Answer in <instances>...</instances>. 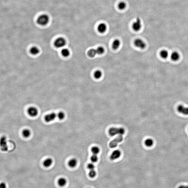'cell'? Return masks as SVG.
<instances>
[{"label":"cell","instance_id":"cell-1","mask_svg":"<svg viewBox=\"0 0 188 188\" xmlns=\"http://www.w3.org/2000/svg\"><path fill=\"white\" fill-rule=\"evenodd\" d=\"M125 132L124 129L121 128H111L108 131L109 134L111 136L116 135H123L124 134Z\"/></svg>","mask_w":188,"mask_h":188},{"label":"cell","instance_id":"cell-2","mask_svg":"<svg viewBox=\"0 0 188 188\" xmlns=\"http://www.w3.org/2000/svg\"><path fill=\"white\" fill-rule=\"evenodd\" d=\"M49 22V17L47 15L42 14L39 16L37 20V23L38 24L42 26L47 25Z\"/></svg>","mask_w":188,"mask_h":188},{"label":"cell","instance_id":"cell-3","mask_svg":"<svg viewBox=\"0 0 188 188\" xmlns=\"http://www.w3.org/2000/svg\"><path fill=\"white\" fill-rule=\"evenodd\" d=\"M0 148L3 152H6L8 150L7 138L5 136H2L0 138Z\"/></svg>","mask_w":188,"mask_h":188},{"label":"cell","instance_id":"cell-4","mask_svg":"<svg viewBox=\"0 0 188 188\" xmlns=\"http://www.w3.org/2000/svg\"><path fill=\"white\" fill-rule=\"evenodd\" d=\"M122 135H119L110 143L109 146L111 148H114L117 146L118 143L123 141Z\"/></svg>","mask_w":188,"mask_h":188},{"label":"cell","instance_id":"cell-5","mask_svg":"<svg viewBox=\"0 0 188 188\" xmlns=\"http://www.w3.org/2000/svg\"><path fill=\"white\" fill-rule=\"evenodd\" d=\"M66 44V42L65 39L62 37H60L57 38L55 42L54 45L55 47L58 48H62L64 47Z\"/></svg>","mask_w":188,"mask_h":188},{"label":"cell","instance_id":"cell-6","mask_svg":"<svg viewBox=\"0 0 188 188\" xmlns=\"http://www.w3.org/2000/svg\"><path fill=\"white\" fill-rule=\"evenodd\" d=\"M132 29L134 31H139L142 27L141 20L139 18H137L132 24Z\"/></svg>","mask_w":188,"mask_h":188},{"label":"cell","instance_id":"cell-7","mask_svg":"<svg viewBox=\"0 0 188 188\" xmlns=\"http://www.w3.org/2000/svg\"><path fill=\"white\" fill-rule=\"evenodd\" d=\"M134 45L139 49H144L146 47V44L141 39H136L134 42Z\"/></svg>","mask_w":188,"mask_h":188},{"label":"cell","instance_id":"cell-8","mask_svg":"<svg viewBox=\"0 0 188 188\" xmlns=\"http://www.w3.org/2000/svg\"><path fill=\"white\" fill-rule=\"evenodd\" d=\"M177 110L179 113L185 115H188V107L183 105H180L177 107Z\"/></svg>","mask_w":188,"mask_h":188},{"label":"cell","instance_id":"cell-9","mask_svg":"<svg viewBox=\"0 0 188 188\" xmlns=\"http://www.w3.org/2000/svg\"><path fill=\"white\" fill-rule=\"evenodd\" d=\"M121 151L118 150H116L112 152L110 156V158L111 160H115L117 159L121 156Z\"/></svg>","mask_w":188,"mask_h":188},{"label":"cell","instance_id":"cell-10","mask_svg":"<svg viewBox=\"0 0 188 188\" xmlns=\"http://www.w3.org/2000/svg\"><path fill=\"white\" fill-rule=\"evenodd\" d=\"M28 113L31 116L35 117L38 114V111L37 109L35 107H30L28 110Z\"/></svg>","mask_w":188,"mask_h":188},{"label":"cell","instance_id":"cell-11","mask_svg":"<svg viewBox=\"0 0 188 188\" xmlns=\"http://www.w3.org/2000/svg\"><path fill=\"white\" fill-rule=\"evenodd\" d=\"M56 114L55 113H51L45 116V120L47 122H51L56 118Z\"/></svg>","mask_w":188,"mask_h":188},{"label":"cell","instance_id":"cell-12","mask_svg":"<svg viewBox=\"0 0 188 188\" xmlns=\"http://www.w3.org/2000/svg\"><path fill=\"white\" fill-rule=\"evenodd\" d=\"M97 30L100 33H103L106 32L107 29V26L104 23H101L98 25Z\"/></svg>","mask_w":188,"mask_h":188},{"label":"cell","instance_id":"cell-13","mask_svg":"<svg viewBox=\"0 0 188 188\" xmlns=\"http://www.w3.org/2000/svg\"><path fill=\"white\" fill-rule=\"evenodd\" d=\"M180 56L179 53L177 51H174L171 53L170 58L173 61H176L179 60Z\"/></svg>","mask_w":188,"mask_h":188},{"label":"cell","instance_id":"cell-14","mask_svg":"<svg viewBox=\"0 0 188 188\" xmlns=\"http://www.w3.org/2000/svg\"><path fill=\"white\" fill-rule=\"evenodd\" d=\"M67 183V181L66 179L63 177L60 178L58 180V184L60 187H62L65 186Z\"/></svg>","mask_w":188,"mask_h":188},{"label":"cell","instance_id":"cell-15","mask_svg":"<svg viewBox=\"0 0 188 188\" xmlns=\"http://www.w3.org/2000/svg\"><path fill=\"white\" fill-rule=\"evenodd\" d=\"M121 44V42L119 39H116L114 40L112 44V48L114 50H116L119 48Z\"/></svg>","mask_w":188,"mask_h":188},{"label":"cell","instance_id":"cell-16","mask_svg":"<svg viewBox=\"0 0 188 188\" xmlns=\"http://www.w3.org/2000/svg\"><path fill=\"white\" fill-rule=\"evenodd\" d=\"M77 161L75 159H72L70 160L68 162V165L69 167L74 168L77 166Z\"/></svg>","mask_w":188,"mask_h":188},{"label":"cell","instance_id":"cell-17","mask_svg":"<svg viewBox=\"0 0 188 188\" xmlns=\"http://www.w3.org/2000/svg\"><path fill=\"white\" fill-rule=\"evenodd\" d=\"M53 163V160L51 158H48L44 161L43 163L44 166L48 168L50 167Z\"/></svg>","mask_w":188,"mask_h":188},{"label":"cell","instance_id":"cell-18","mask_svg":"<svg viewBox=\"0 0 188 188\" xmlns=\"http://www.w3.org/2000/svg\"><path fill=\"white\" fill-rule=\"evenodd\" d=\"M88 56L91 58L94 57L96 54H97L96 50V49H90L88 52Z\"/></svg>","mask_w":188,"mask_h":188},{"label":"cell","instance_id":"cell-19","mask_svg":"<svg viewBox=\"0 0 188 188\" xmlns=\"http://www.w3.org/2000/svg\"><path fill=\"white\" fill-rule=\"evenodd\" d=\"M160 55L162 58L166 59L168 57L169 53L167 50H162L160 52Z\"/></svg>","mask_w":188,"mask_h":188},{"label":"cell","instance_id":"cell-20","mask_svg":"<svg viewBox=\"0 0 188 188\" xmlns=\"http://www.w3.org/2000/svg\"><path fill=\"white\" fill-rule=\"evenodd\" d=\"M39 52V50L37 47H32L30 50V52L31 54L33 55H36L38 54Z\"/></svg>","mask_w":188,"mask_h":188},{"label":"cell","instance_id":"cell-21","mask_svg":"<svg viewBox=\"0 0 188 188\" xmlns=\"http://www.w3.org/2000/svg\"><path fill=\"white\" fill-rule=\"evenodd\" d=\"M145 144L146 146L150 147L152 146L154 144V141L151 139H148L145 141Z\"/></svg>","mask_w":188,"mask_h":188},{"label":"cell","instance_id":"cell-22","mask_svg":"<svg viewBox=\"0 0 188 188\" xmlns=\"http://www.w3.org/2000/svg\"><path fill=\"white\" fill-rule=\"evenodd\" d=\"M22 134L24 137L28 138L30 136L31 132L29 129H25L23 131Z\"/></svg>","mask_w":188,"mask_h":188},{"label":"cell","instance_id":"cell-23","mask_svg":"<svg viewBox=\"0 0 188 188\" xmlns=\"http://www.w3.org/2000/svg\"><path fill=\"white\" fill-rule=\"evenodd\" d=\"M70 53L69 50L67 49H62L61 51V54L62 56L65 57H68L70 55Z\"/></svg>","mask_w":188,"mask_h":188},{"label":"cell","instance_id":"cell-24","mask_svg":"<svg viewBox=\"0 0 188 188\" xmlns=\"http://www.w3.org/2000/svg\"><path fill=\"white\" fill-rule=\"evenodd\" d=\"M118 8H119V9H120V10H124L126 8V4L124 2H121L118 3Z\"/></svg>","mask_w":188,"mask_h":188},{"label":"cell","instance_id":"cell-25","mask_svg":"<svg viewBox=\"0 0 188 188\" xmlns=\"http://www.w3.org/2000/svg\"><path fill=\"white\" fill-rule=\"evenodd\" d=\"M94 77L96 79H100L102 76V73L101 71L99 70L96 71L94 73Z\"/></svg>","mask_w":188,"mask_h":188},{"label":"cell","instance_id":"cell-26","mask_svg":"<svg viewBox=\"0 0 188 188\" xmlns=\"http://www.w3.org/2000/svg\"><path fill=\"white\" fill-rule=\"evenodd\" d=\"M91 152L94 154L96 155L98 154L100 152V149L99 147L96 146L93 147L91 149Z\"/></svg>","mask_w":188,"mask_h":188},{"label":"cell","instance_id":"cell-27","mask_svg":"<svg viewBox=\"0 0 188 188\" xmlns=\"http://www.w3.org/2000/svg\"><path fill=\"white\" fill-rule=\"evenodd\" d=\"M96 50L97 54H99V55L102 54L104 52V49L102 47L100 46V47H98L97 49H96Z\"/></svg>","mask_w":188,"mask_h":188},{"label":"cell","instance_id":"cell-28","mask_svg":"<svg viewBox=\"0 0 188 188\" xmlns=\"http://www.w3.org/2000/svg\"><path fill=\"white\" fill-rule=\"evenodd\" d=\"M96 173L94 170H90L89 173V176L90 178H94L96 176Z\"/></svg>","mask_w":188,"mask_h":188},{"label":"cell","instance_id":"cell-29","mask_svg":"<svg viewBox=\"0 0 188 188\" xmlns=\"http://www.w3.org/2000/svg\"><path fill=\"white\" fill-rule=\"evenodd\" d=\"M57 116H58V117L59 119H60V120H62L65 118V113L64 112L61 111V112H59Z\"/></svg>","mask_w":188,"mask_h":188},{"label":"cell","instance_id":"cell-30","mask_svg":"<svg viewBox=\"0 0 188 188\" xmlns=\"http://www.w3.org/2000/svg\"><path fill=\"white\" fill-rule=\"evenodd\" d=\"M91 160L93 163L97 162L98 160V158L96 155L94 154L92 155L91 158Z\"/></svg>","mask_w":188,"mask_h":188},{"label":"cell","instance_id":"cell-31","mask_svg":"<svg viewBox=\"0 0 188 188\" xmlns=\"http://www.w3.org/2000/svg\"><path fill=\"white\" fill-rule=\"evenodd\" d=\"M88 168L90 170H94L95 168V166L94 164L92 163H90L88 165Z\"/></svg>","mask_w":188,"mask_h":188},{"label":"cell","instance_id":"cell-32","mask_svg":"<svg viewBox=\"0 0 188 188\" xmlns=\"http://www.w3.org/2000/svg\"><path fill=\"white\" fill-rule=\"evenodd\" d=\"M0 188H6V184L3 182L0 183Z\"/></svg>","mask_w":188,"mask_h":188},{"label":"cell","instance_id":"cell-33","mask_svg":"<svg viewBox=\"0 0 188 188\" xmlns=\"http://www.w3.org/2000/svg\"><path fill=\"white\" fill-rule=\"evenodd\" d=\"M178 188H188V185H181Z\"/></svg>","mask_w":188,"mask_h":188}]
</instances>
